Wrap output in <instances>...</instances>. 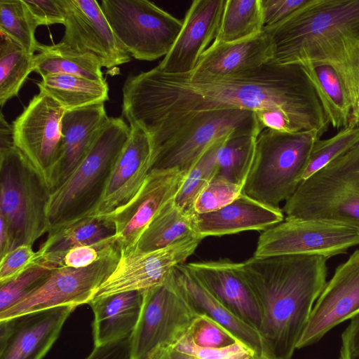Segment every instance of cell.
I'll return each instance as SVG.
<instances>
[{
  "label": "cell",
  "mask_w": 359,
  "mask_h": 359,
  "mask_svg": "<svg viewBox=\"0 0 359 359\" xmlns=\"http://www.w3.org/2000/svg\"><path fill=\"white\" fill-rule=\"evenodd\" d=\"M122 92L123 116L144 131L186 114L231 109H280L299 132L322 135L330 124L302 65L272 60L256 69L220 77L170 74L156 66L128 76Z\"/></svg>",
  "instance_id": "cell-1"
},
{
  "label": "cell",
  "mask_w": 359,
  "mask_h": 359,
  "mask_svg": "<svg viewBox=\"0 0 359 359\" xmlns=\"http://www.w3.org/2000/svg\"><path fill=\"white\" fill-rule=\"evenodd\" d=\"M327 257H252L238 268L261 309L259 333L267 359H292L313 306L327 283Z\"/></svg>",
  "instance_id": "cell-2"
},
{
  "label": "cell",
  "mask_w": 359,
  "mask_h": 359,
  "mask_svg": "<svg viewBox=\"0 0 359 359\" xmlns=\"http://www.w3.org/2000/svg\"><path fill=\"white\" fill-rule=\"evenodd\" d=\"M278 64H324L340 75L358 123L359 0H307L279 23L263 29ZM359 124V123H358Z\"/></svg>",
  "instance_id": "cell-3"
},
{
  "label": "cell",
  "mask_w": 359,
  "mask_h": 359,
  "mask_svg": "<svg viewBox=\"0 0 359 359\" xmlns=\"http://www.w3.org/2000/svg\"><path fill=\"white\" fill-rule=\"evenodd\" d=\"M262 130L255 111L247 109L189 113L165 120L145 131L152 148L149 171L188 172L218 140L236 132L259 135Z\"/></svg>",
  "instance_id": "cell-4"
},
{
  "label": "cell",
  "mask_w": 359,
  "mask_h": 359,
  "mask_svg": "<svg viewBox=\"0 0 359 359\" xmlns=\"http://www.w3.org/2000/svg\"><path fill=\"white\" fill-rule=\"evenodd\" d=\"M130 132V125L123 118L109 117L85 159L50 193L47 206L48 232L95 215Z\"/></svg>",
  "instance_id": "cell-5"
},
{
  "label": "cell",
  "mask_w": 359,
  "mask_h": 359,
  "mask_svg": "<svg viewBox=\"0 0 359 359\" xmlns=\"http://www.w3.org/2000/svg\"><path fill=\"white\" fill-rule=\"evenodd\" d=\"M321 137L316 130L297 133L264 129L243 193L269 207L280 208L302 181L312 148Z\"/></svg>",
  "instance_id": "cell-6"
},
{
  "label": "cell",
  "mask_w": 359,
  "mask_h": 359,
  "mask_svg": "<svg viewBox=\"0 0 359 359\" xmlns=\"http://www.w3.org/2000/svg\"><path fill=\"white\" fill-rule=\"evenodd\" d=\"M282 211L285 219L320 220L359 230V143L303 180Z\"/></svg>",
  "instance_id": "cell-7"
},
{
  "label": "cell",
  "mask_w": 359,
  "mask_h": 359,
  "mask_svg": "<svg viewBox=\"0 0 359 359\" xmlns=\"http://www.w3.org/2000/svg\"><path fill=\"white\" fill-rule=\"evenodd\" d=\"M47 181L15 147L0 151V219L8 234V252L48 232Z\"/></svg>",
  "instance_id": "cell-8"
},
{
  "label": "cell",
  "mask_w": 359,
  "mask_h": 359,
  "mask_svg": "<svg viewBox=\"0 0 359 359\" xmlns=\"http://www.w3.org/2000/svg\"><path fill=\"white\" fill-rule=\"evenodd\" d=\"M100 7L115 36L139 60L153 61L172 48L183 22L147 0H102Z\"/></svg>",
  "instance_id": "cell-9"
},
{
  "label": "cell",
  "mask_w": 359,
  "mask_h": 359,
  "mask_svg": "<svg viewBox=\"0 0 359 359\" xmlns=\"http://www.w3.org/2000/svg\"><path fill=\"white\" fill-rule=\"evenodd\" d=\"M198 314L171 273L165 284L144 291L131 334V359H147L156 348L174 345Z\"/></svg>",
  "instance_id": "cell-10"
},
{
  "label": "cell",
  "mask_w": 359,
  "mask_h": 359,
  "mask_svg": "<svg viewBox=\"0 0 359 359\" xmlns=\"http://www.w3.org/2000/svg\"><path fill=\"white\" fill-rule=\"evenodd\" d=\"M358 244L359 230L355 227L320 220L285 219L261 233L253 257L317 255L329 259Z\"/></svg>",
  "instance_id": "cell-11"
},
{
  "label": "cell",
  "mask_w": 359,
  "mask_h": 359,
  "mask_svg": "<svg viewBox=\"0 0 359 359\" xmlns=\"http://www.w3.org/2000/svg\"><path fill=\"white\" fill-rule=\"evenodd\" d=\"M121 256L118 250L87 267H57L25 299L0 313V320L57 307L89 304L98 287L115 269Z\"/></svg>",
  "instance_id": "cell-12"
},
{
  "label": "cell",
  "mask_w": 359,
  "mask_h": 359,
  "mask_svg": "<svg viewBox=\"0 0 359 359\" xmlns=\"http://www.w3.org/2000/svg\"><path fill=\"white\" fill-rule=\"evenodd\" d=\"M65 112L50 96L39 92L12 123L15 147L48 184L62 151Z\"/></svg>",
  "instance_id": "cell-13"
},
{
  "label": "cell",
  "mask_w": 359,
  "mask_h": 359,
  "mask_svg": "<svg viewBox=\"0 0 359 359\" xmlns=\"http://www.w3.org/2000/svg\"><path fill=\"white\" fill-rule=\"evenodd\" d=\"M201 240L195 237L156 250L121 255L94 299L127 291L143 292L165 284L174 267L194 252Z\"/></svg>",
  "instance_id": "cell-14"
},
{
  "label": "cell",
  "mask_w": 359,
  "mask_h": 359,
  "mask_svg": "<svg viewBox=\"0 0 359 359\" xmlns=\"http://www.w3.org/2000/svg\"><path fill=\"white\" fill-rule=\"evenodd\" d=\"M61 1L65 12L61 43L76 52L91 54L107 69L130 61V55L115 36L97 1Z\"/></svg>",
  "instance_id": "cell-15"
},
{
  "label": "cell",
  "mask_w": 359,
  "mask_h": 359,
  "mask_svg": "<svg viewBox=\"0 0 359 359\" xmlns=\"http://www.w3.org/2000/svg\"><path fill=\"white\" fill-rule=\"evenodd\" d=\"M187 172L179 170H150L135 196L120 210L107 216L114 224L121 255L135 250L140 236L158 212L173 200Z\"/></svg>",
  "instance_id": "cell-16"
},
{
  "label": "cell",
  "mask_w": 359,
  "mask_h": 359,
  "mask_svg": "<svg viewBox=\"0 0 359 359\" xmlns=\"http://www.w3.org/2000/svg\"><path fill=\"white\" fill-rule=\"evenodd\" d=\"M359 315V249L335 270L316 300L297 348L313 345L339 324Z\"/></svg>",
  "instance_id": "cell-17"
},
{
  "label": "cell",
  "mask_w": 359,
  "mask_h": 359,
  "mask_svg": "<svg viewBox=\"0 0 359 359\" xmlns=\"http://www.w3.org/2000/svg\"><path fill=\"white\" fill-rule=\"evenodd\" d=\"M74 306H60L0 320V359H42Z\"/></svg>",
  "instance_id": "cell-18"
},
{
  "label": "cell",
  "mask_w": 359,
  "mask_h": 359,
  "mask_svg": "<svg viewBox=\"0 0 359 359\" xmlns=\"http://www.w3.org/2000/svg\"><path fill=\"white\" fill-rule=\"evenodd\" d=\"M226 0H195L187 10L180 33L157 67L170 74L193 72L219 30Z\"/></svg>",
  "instance_id": "cell-19"
},
{
  "label": "cell",
  "mask_w": 359,
  "mask_h": 359,
  "mask_svg": "<svg viewBox=\"0 0 359 359\" xmlns=\"http://www.w3.org/2000/svg\"><path fill=\"white\" fill-rule=\"evenodd\" d=\"M130 126L129 139L113 167L95 216H107L126 206L137 194L149 172L152 154L150 138L142 128Z\"/></svg>",
  "instance_id": "cell-20"
},
{
  "label": "cell",
  "mask_w": 359,
  "mask_h": 359,
  "mask_svg": "<svg viewBox=\"0 0 359 359\" xmlns=\"http://www.w3.org/2000/svg\"><path fill=\"white\" fill-rule=\"evenodd\" d=\"M189 271L229 311L259 332L262 314L259 302L238 270L229 259L186 264Z\"/></svg>",
  "instance_id": "cell-21"
},
{
  "label": "cell",
  "mask_w": 359,
  "mask_h": 359,
  "mask_svg": "<svg viewBox=\"0 0 359 359\" xmlns=\"http://www.w3.org/2000/svg\"><path fill=\"white\" fill-rule=\"evenodd\" d=\"M108 119L104 103L65 112L61 127L62 151L48 181L51 192L85 159Z\"/></svg>",
  "instance_id": "cell-22"
},
{
  "label": "cell",
  "mask_w": 359,
  "mask_h": 359,
  "mask_svg": "<svg viewBox=\"0 0 359 359\" xmlns=\"http://www.w3.org/2000/svg\"><path fill=\"white\" fill-rule=\"evenodd\" d=\"M280 208L259 203L242 192L233 201L210 212L195 215L198 236H220L244 231H265L283 222Z\"/></svg>",
  "instance_id": "cell-23"
},
{
  "label": "cell",
  "mask_w": 359,
  "mask_h": 359,
  "mask_svg": "<svg viewBox=\"0 0 359 359\" xmlns=\"http://www.w3.org/2000/svg\"><path fill=\"white\" fill-rule=\"evenodd\" d=\"M272 59L269 36L263 30L250 38L233 43L211 44L189 74L220 77L256 69Z\"/></svg>",
  "instance_id": "cell-24"
},
{
  "label": "cell",
  "mask_w": 359,
  "mask_h": 359,
  "mask_svg": "<svg viewBox=\"0 0 359 359\" xmlns=\"http://www.w3.org/2000/svg\"><path fill=\"white\" fill-rule=\"evenodd\" d=\"M171 276L199 314L208 316L231 332L240 342L253 350L261 359H267L260 333L217 300L189 271L186 264L175 266Z\"/></svg>",
  "instance_id": "cell-25"
},
{
  "label": "cell",
  "mask_w": 359,
  "mask_h": 359,
  "mask_svg": "<svg viewBox=\"0 0 359 359\" xmlns=\"http://www.w3.org/2000/svg\"><path fill=\"white\" fill-rule=\"evenodd\" d=\"M143 299L144 291H127L93 299L88 304L94 316V346L131 335L138 322Z\"/></svg>",
  "instance_id": "cell-26"
},
{
  "label": "cell",
  "mask_w": 359,
  "mask_h": 359,
  "mask_svg": "<svg viewBox=\"0 0 359 359\" xmlns=\"http://www.w3.org/2000/svg\"><path fill=\"white\" fill-rule=\"evenodd\" d=\"M302 67L314 87L330 123L339 130L348 127L353 118V104L339 73L324 64L309 63Z\"/></svg>",
  "instance_id": "cell-27"
},
{
  "label": "cell",
  "mask_w": 359,
  "mask_h": 359,
  "mask_svg": "<svg viewBox=\"0 0 359 359\" xmlns=\"http://www.w3.org/2000/svg\"><path fill=\"white\" fill-rule=\"evenodd\" d=\"M40 92L55 100L65 110L72 111L109 100L106 81L68 74H48L36 82Z\"/></svg>",
  "instance_id": "cell-28"
},
{
  "label": "cell",
  "mask_w": 359,
  "mask_h": 359,
  "mask_svg": "<svg viewBox=\"0 0 359 359\" xmlns=\"http://www.w3.org/2000/svg\"><path fill=\"white\" fill-rule=\"evenodd\" d=\"M195 237H198L195 227V215L183 212L173 199L152 219L133 252L156 250Z\"/></svg>",
  "instance_id": "cell-29"
},
{
  "label": "cell",
  "mask_w": 359,
  "mask_h": 359,
  "mask_svg": "<svg viewBox=\"0 0 359 359\" xmlns=\"http://www.w3.org/2000/svg\"><path fill=\"white\" fill-rule=\"evenodd\" d=\"M34 55L33 72L41 77L48 74H68L95 81H104L99 60L90 53L76 52L60 41L39 44Z\"/></svg>",
  "instance_id": "cell-30"
},
{
  "label": "cell",
  "mask_w": 359,
  "mask_h": 359,
  "mask_svg": "<svg viewBox=\"0 0 359 359\" xmlns=\"http://www.w3.org/2000/svg\"><path fill=\"white\" fill-rule=\"evenodd\" d=\"M115 234V225L109 218L89 216L48 232L36 252L38 255L61 252L111 238Z\"/></svg>",
  "instance_id": "cell-31"
},
{
  "label": "cell",
  "mask_w": 359,
  "mask_h": 359,
  "mask_svg": "<svg viewBox=\"0 0 359 359\" xmlns=\"http://www.w3.org/2000/svg\"><path fill=\"white\" fill-rule=\"evenodd\" d=\"M263 29L260 0H226L212 44L242 41L259 34Z\"/></svg>",
  "instance_id": "cell-32"
},
{
  "label": "cell",
  "mask_w": 359,
  "mask_h": 359,
  "mask_svg": "<svg viewBox=\"0 0 359 359\" xmlns=\"http://www.w3.org/2000/svg\"><path fill=\"white\" fill-rule=\"evenodd\" d=\"M0 106L18 95L33 72L34 55L7 34L0 32Z\"/></svg>",
  "instance_id": "cell-33"
},
{
  "label": "cell",
  "mask_w": 359,
  "mask_h": 359,
  "mask_svg": "<svg viewBox=\"0 0 359 359\" xmlns=\"http://www.w3.org/2000/svg\"><path fill=\"white\" fill-rule=\"evenodd\" d=\"M258 135L241 132L228 135L217 152V175L243 187L253 163Z\"/></svg>",
  "instance_id": "cell-34"
},
{
  "label": "cell",
  "mask_w": 359,
  "mask_h": 359,
  "mask_svg": "<svg viewBox=\"0 0 359 359\" xmlns=\"http://www.w3.org/2000/svg\"><path fill=\"white\" fill-rule=\"evenodd\" d=\"M226 137L218 140L209 147L188 171L174 198L175 204L183 212L196 215L194 204L200 194L217 173V155Z\"/></svg>",
  "instance_id": "cell-35"
},
{
  "label": "cell",
  "mask_w": 359,
  "mask_h": 359,
  "mask_svg": "<svg viewBox=\"0 0 359 359\" xmlns=\"http://www.w3.org/2000/svg\"><path fill=\"white\" fill-rule=\"evenodd\" d=\"M36 27L23 0L0 1V32L11 37L31 54L37 51L40 44L35 37Z\"/></svg>",
  "instance_id": "cell-36"
},
{
  "label": "cell",
  "mask_w": 359,
  "mask_h": 359,
  "mask_svg": "<svg viewBox=\"0 0 359 359\" xmlns=\"http://www.w3.org/2000/svg\"><path fill=\"white\" fill-rule=\"evenodd\" d=\"M118 250H121L114 236L90 245L73 247L61 252L37 255L35 262L52 269H80L92 265Z\"/></svg>",
  "instance_id": "cell-37"
},
{
  "label": "cell",
  "mask_w": 359,
  "mask_h": 359,
  "mask_svg": "<svg viewBox=\"0 0 359 359\" xmlns=\"http://www.w3.org/2000/svg\"><path fill=\"white\" fill-rule=\"evenodd\" d=\"M358 143L359 124L353 123L330 138L317 140L312 148L302 181Z\"/></svg>",
  "instance_id": "cell-38"
},
{
  "label": "cell",
  "mask_w": 359,
  "mask_h": 359,
  "mask_svg": "<svg viewBox=\"0 0 359 359\" xmlns=\"http://www.w3.org/2000/svg\"><path fill=\"white\" fill-rule=\"evenodd\" d=\"M53 269L34 262L15 278L0 284V313L29 295L50 276Z\"/></svg>",
  "instance_id": "cell-39"
},
{
  "label": "cell",
  "mask_w": 359,
  "mask_h": 359,
  "mask_svg": "<svg viewBox=\"0 0 359 359\" xmlns=\"http://www.w3.org/2000/svg\"><path fill=\"white\" fill-rule=\"evenodd\" d=\"M184 337L196 346L219 348L239 341L227 329L205 314H198L192 320Z\"/></svg>",
  "instance_id": "cell-40"
},
{
  "label": "cell",
  "mask_w": 359,
  "mask_h": 359,
  "mask_svg": "<svg viewBox=\"0 0 359 359\" xmlns=\"http://www.w3.org/2000/svg\"><path fill=\"white\" fill-rule=\"evenodd\" d=\"M243 188L215 175L197 198L194 204L195 213L210 212L224 207L242 194Z\"/></svg>",
  "instance_id": "cell-41"
},
{
  "label": "cell",
  "mask_w": 359,
  "mask_h": 359,
  "mask_svg": "<svg viewBox=\"0 0 359 359\" xmlns=\"http://www.w3.org/2000/svg\"><path fill=\"white\" fill-rule=\"evenodd\" d=\"M171 346L200 359H261L253 350L240 341L226 347L205 348L195 346L183 335Z\"/></svg>",
  "instance_id": "cell-42"
},
{
  "label": "cell",
  "mask_w": 359,
  "mask_h": 359,
  "mask_svg": "<svg viewBox=\"0 0 359 359\" xmlns=\"http://www.w3.org/2000/svg\"><path fill=\"white\" fill-rule=\"evenodd\" d=\"M36 252L31 245L18 246L4 257L0 262V284L15 278L36 260Z\"/></svg>",
  "instance_id": "cell-43"
},
{
  "label": "cell",
  "mask_w": 359,
  "mask_h": 359,
  "mask_svg": "<svg viewBox=\"0 0 359 359\" xmlns=\"http://www.w3.org/2000/svg\"><path fill=\"white\" fill-rule=\"evenodd\" d=\"M36 27L65 22V12L61 0H23Z\"/></svg>",
  "instance_id": "cell-44"
},
{
  "label": "cell",
  "mask_w": 359,
  "mask_h": 359,
  "mask_svg": "<svg viewBox=\"0 0 359 359\" xmlns=\"http://www.w3.org/2000/svg\"><path fill=\"white\" fill-rule=\"evenodd\" d=\"M307 0H260L264 28L283 21Z\"/></svg>",
  "instance_id": "cell-45"
},
{
  "label": "cell",
  "mask_w": 359,
  "mask_h": 359,
  "mask_svg": "<svg viewBox=\"0 0 359 359\" xmlns=\"http://www.w3.org/2000/svg\"><path fill=\"white\" fill-rule=\"evenodd\" d=\"M262 130L272 129L280 132L297 133V127L289 116L280 109H266L255 111Z\"/></svg>",
  "instance_id": "cell-46"
},
{
  "label": "cell",
  "mask_w": 359,
  "mask_h": 359,
  "mask_svg": "<svg viewBox=\"0 0 359 359\" xmlns=\"http://www.w3.org/2000/svg\"><path fill=\"white\" fill-rule=\"evenodd\" d=\"M86 359H131V335L107 344L94 346Z\"/></svg>",
  "instance_id": "cell-47"
},
{
  "label": "cell",
  "mask_w": 359,
  "mask_h": 359,
  "mask_svg": "<svg viewBox=\"0 0 359 359\" xmlns=\"http://www.w3.org/2000/svg\"><path fill=\"white\" fill-rule=\"evenodd\" d=\"M15 147L14 130L13 124H10L4 118L2 112L0 116V151Z\"/></svg>",
  "instance_id": "cell-48"
},
{
  "label": "cell",
  "mask_w": 359,
  "mask_h": 359,
  "mask_svg": "<svg viewBox=\"0 0 359 359\" xmlns=\"http://www.w3.org/2000/svg\"><path fill=\"white\" fill-rule=\"evenodd\" d=\"M147 359H200L180 351L171 346H161L154 351Z\"/></svg>",
  "instance_id": "cell-49"
},
{
  "label": "cell",
  "mask_w": 359,
  "mask_h": 359,
  "mask_svg": "<svg viewBox=\"0 0 359 359\" xmlns=\"http://www.w3.org/2000/svg\"><path fill=\"white\" fill-rule=\"evenodd\" d=\"M356 107H357V117H358V123H359V100L357 102Z\"/></svg>",
  "instance_id": "cell-50"
}]
</instances>
